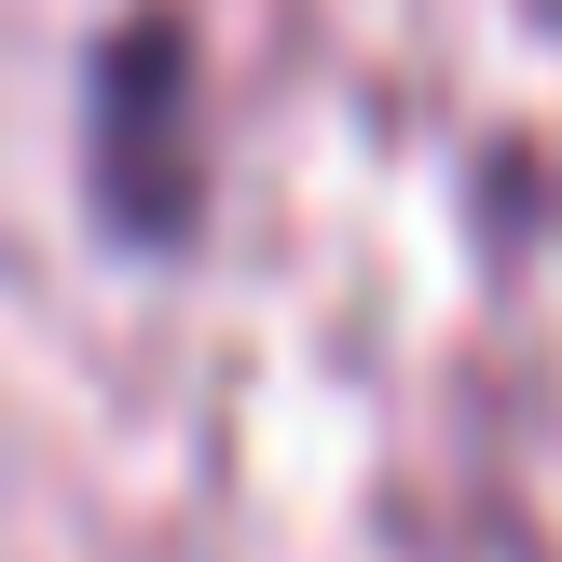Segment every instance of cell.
I'll list each match as a JSON object with an SVG mask.
<instances>
[{
  "instance_id": "cell-1",
  "label": "cell",
  "mask_w": 562,
  "mask_h": 562,
  "mask_svg": "<svg viewBox=\"0 0 562 562\" xmlns=\"http://www.w3.org/2000/svg\"><path fill=\"white\" fill-rule=\"evenodd\" d=\"M97 192L124 234H179L192 220V42L137 14L97 55Z\"/></svg>"
}]
</instances>
